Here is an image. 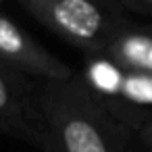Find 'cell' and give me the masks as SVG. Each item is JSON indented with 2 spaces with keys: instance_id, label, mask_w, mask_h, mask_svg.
Masks as SVG:
<instances>
[{
  "instance_id": "6da1fadb",
  "label": "cell",
  "mask_w": 152,
  "mask_h": 152,
  "mask_svg": "<svg viewBox=\"0 0 152 152\" xmlns=\"http://www.w3.org/2000/svg\"><path fill=\"white\" fill-rule=\"evenodd\" d=\"M34 104L52 152H137V137L83 75L31 79Z\"/></svg>"
},
{
  "instance_id": "7a4b0ae2",
  "label": "cell",
  "mask_w": 152,
  "mask_h": 152,
  "mask_svg": "<svg viewBox=\"0 0 152 152\" xmlns=\"http://www.w3.org/2000/svg\"><path fill=\"white\" fill-rule=\"evenodd\" d=\"M19 4L38 23L92 54H104L113 38L129 25L119 4L88 0H21Z\"/></svg>"
},
{
  "instance_id": "3957f363",
  "label": "cell",
  "mask_w": 152,
  "mask_h": 152,
  "mask_svg": "<svg viewBox=\"0 0 152 152\" xmlns=\"http://www.w3.org/2000/svg\"><path fill=\"white\" fill-rule=\"evenodd\" d=\"M0 121L7 123L17 140L44 152H52L40 115L34 104L31 79L0 63Z\"/></svg>"
},
{
  "instance_id": "277c9868",
  "label": "cell",
  "mask_w": 152,
  "mask_h": 152,
  "mask_svg": "<svg viewBox=\"0 0 152 152\" xmlns=\"http://www.w3.org/2000/svg\"><path fill=\"white\" fill-rule=\"evenodd\" d=\"M0 63L29 79H69L75 71L0 13Z\"/></svg>"
},
{
  "instance_id": "5b68a950",
  "label": "cell",
  "mask_w": 152,
  "mask_h": 152,
  "mask_svg": "<svg viewBox=\"0 0 152 152\" xmlns=\"http://www.w3.org/2000/svg\"><path fill=\"white\" fill-rule=\"evenodd\" d=\"M117 69L137 75H152V29H121L104 54Z\"/></svg>"
},
{
  "instance_id": "8992f818",
  "label": "cell",
  "mask_w": 152,
  "mask_h": 152,
  "mask_svg": "<svg viewBox=\"0 0 152 152\" xmlns=\"http://www.w3.org/2000/svg\"><path fill=\"white\" fill-rule=\"evenodd\" d=\"M117 90L133 102H152V75L129 73L117 83Z\"/></svg>"
},
{
  "instance_id": "52a82bcc",
  "label": "cell",
  "mask_w": 152,
  "mask_h": 152,
  "mask_svg": "<svg viewBox=\"0 0 152 152\" xmlns=\"http://www.w3.org/2000/svg\"><path fill=\"white\" fill-rule=\"evenodd\" d=\"M129 117H133V115H129ZM123 121L135 133L137 144H140V152H152V115H140V119L133 117V119H123Z\"/></svg>"
},
{
  "instance_id": "ba28073f",
  "label": "cell",
  "mask_w": 152,
  "mask_h": 152,
  "mask_svg": "<svg viewBox=\"0 0 152 152\" xmlns=\"http://www.w3.org/2000/svg\"><path fill=\"white\" fill-rule=\"evenodd\" d=\"M119 7L152 19V0H123V2H119Z\"/></svg>"
},
{
  "instance_id": "9c48e42d",
  "label": "cell",
  "mask_w": 152,
  "mask_h": 152,
  "mask_svg": "<svg viewBox=\"0 0 152 152\" xmlns=\"http://www.w3.org/2000/svg\"><path fill=\"white\" fill-rule=\"evenodd\" d=\"M0 135H9V137H15L13 129H11L7 123H2V121H0Z\"/></svg>"
}]
</instances>
